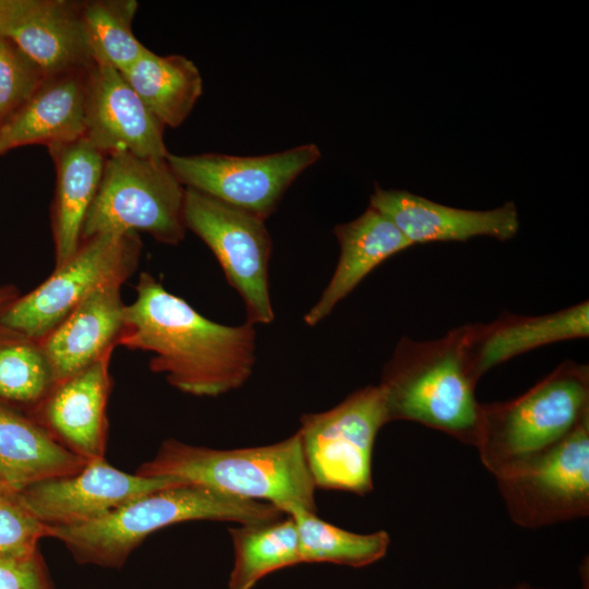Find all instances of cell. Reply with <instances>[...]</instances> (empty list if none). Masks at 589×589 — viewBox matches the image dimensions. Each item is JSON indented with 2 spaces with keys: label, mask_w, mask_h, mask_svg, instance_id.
<instances>
[{
  "label": "cell",
  "mask_w": 589,
  "mask_h": 589,
  "mask_svg": "<svg viewBox=\"0 0 589 589\" xmlns=\"http://www.w3.org/2000/svg\"><path fill=\"white\" fill-rule=\"evenodd\" d=\"M135 291L118 346L151 352L149 369L193 396L217 397L250 378L256 361L253 324L213 322L146 272Z\"/></svg>",
  "instance_id": "6da1fadb"
},
{
  "label": "cell",
  "mask_w": 589,
  "mask_h": 589,
  "mask_svg": "<svg viewBox=\"0 0 589 589\" xmlns=\"http://www.w3.org/2000/svg\"><path fill=\"white\" fill-rule=\"evenodd\" d=\"M469 324L445 336L417 341L402 337L385 364L380 386L388 421L406 420L476 446L481 402L468 353Z\"/></svg>",
  "instance_id": "7a4b0ae2"
},
{
  "label": "cell",
  "mask_w": 589,
  "mask_h": 589,
  "mask_svg": "<svg viewBox=\"0 0 589 589\" xmlns=\"http://www.w3.org/2000/svg\"><path fill=\"white\" fill-rule=\"evenodd\" d=\"M171 477L245 500L266 502L283 514L316 513V486L298 432L271 445L213 449L169 438L135 472Z\"/></svg>",
  "instance_id": "3957f363"
},
{
  "label": "cell",
  "mask_w": 589,
  "mask_h": 589,
  "mask_svg": "<svg viewBox=\"0 0 589 589\" xmlns=\"http://www.w3.org/2000/svg\"><path fill=\"white\" fill-rule=\"evenodd\" d=\"M281 517L269 503L183 483L144 494L93 522L47 527V537L61 541L81 563L120 567L147 536L170 525L191 520L248 525Z\"/></svg>",
  "instance_id": "277c9868"
},
{
  "label": "cell",
  "mask_w": 589,
  "mask_h": 589,
  "mask_svg": "<svg viewBox=\"0 0 589 589\" xmlns=\"http://www.w3.org/2000/svg\"><path fill=\"white\" fill-rule=\"evenodd\" d=\"M589 417V369L565 361L520 396L481 404L476 446L493 476L567 436Z\"/></svg>",
  "instance_id": "5b68a950"
},
{
  "label": "cell",
  "mask_w": 589,
  "mask_h": 589,
  "mask_svg": "<svg viewBox=\"0 0 589 589\" xmlns=\"http://www.w3.org/2000/svg\"><path fill=\"white\" fill-rule=\"evenodd\" d=\"M185 188L166 158L127 152L107 155L101 181L87 213L82 240L100 233L144 231L156 241L178 244L185 236Z\"/></svg>",
  "instance_id": "8992f818"
},
{
  "label": "cell",
  "mask_w": 589,
  "mask_h": 589,
  "mask_svg": "<svg viewBox=\"0 0 589 589\" xmlns=\"http://www.w3.org/2000/svg\"><path fill=\"white\" fill-rule=\"evenodd\" d=\"M142 251L137 232H108L82 240L76 252L35 289L0 310V328L41 341L94 290L124 283Z\"/></svg>",
  "instance_id": "52a82bcc"
},
{
  "label": "cell",
  "mask_w": 589,
  "mask_h": 589,
  "mask_svg": "<svg viewBox=\"0 0 589 589\" xmlns=\"http://www.w3.org/2000/svg\"><path fill=\"white\" fill-rule=\"evenodd\" d=\"M388 422L380 385L358 389L329 410L302 416L297 432L316 489L370 493L375 440Z\"/></svg>",
  "instance_id": "ba28073f"
},
{
  "label": "cell",
  "mask_w": 589,
  "mask_h": 589,
  "mask_svg": "<svg viewBox=\"0 0 589 589\" xmlns=\"http://www.w3.org/2000/svg\"><path fill=\"white\" fill-rule=\"evenodd\" d=\"M512 520L541 528L589 514V417L567 436L495 474Z\"/></svg>",
  "instance_id": "9c48e42d"
},
{
  "label": "cell",
  "mask_w": 589,
  "mask_h": 589,
  "mask_svg": "<svg viewBox=\"0 0 589 589\" xmlns=\"http://www.w3.org/2000/svg\"><path fill=\"white\" fill-rule=\"evenodd\" d=\"M183 220L214 253L228 284L242 298L247 322L269 324L274 310L268 266L272 239L265 220L185 188Z\"/></svg>",
  "instance_id": "30bf717a"
},
{
  "label": "cell",
  "mask_w": 589,
  "mask_h": 589,
  "mask_svg": "<svg viewBox=\"0 0 589 589\" xmlns=\"http://www.w3.org/2000/svg\"><path fill=\"white\" fill-rule=\"evenodd\" d=\"M320 157V148L308 143L263 156L169 153L166 160L184 188L266 220L291 183Z\"/></svg>",
  "instance_id": "8fae6325"
},
{
  "label": "cell",
  "mask_w": 589,
  "mask_h": 589,
  "mask_svg": "<svg viewBox=\"0 0 589 589\" xmlns=\"http://www.w3.org/2000/svg\"><path fill=\"white\" fill-rule=\"evenodd\" d=\"M171 477L127 473L104 458L77 472L37 482L21 491L29 510L47 527H76L98 520L153 491L183 484Z\"/></svg>",
  "instance_id": "7c38bea8"
},
{
  "label": "cell",
  "mask_w": 589,
  "mask_h": 589,
  "mask_svg": "<svg viewBox=\"0 0 589 589\" xmlns=\"http://www.w3.org/2000/svg\"><path fill=\"white\" fill-rule=\"evenodd\" d=\"M165 127L116 69L95 63L89 71L84 137L106 155L127 152L165 159Z\"/></svg>",
  "instance_id": "4fadbf2b"
},
{
  "label": "cell",
  "mask_w": 589,
  "mask_h": 589,
  "mask_svg": "<svg viewBox=\"0 0 589 589\" xmlns=\"http://www.w3.org/2000/svg\"><path fill=\"white\" fill-rule=\"evenodd\" d=\"M369 206L394 223L412 245L465 242L474 237L506 241L514 238L519 229L514 202L489 211L462 209L433 202L406 190L383 189L375 183Z\"/></svg>",
  "instance_id": "5bb4252c"
},
{
  "label": "cell",
  "mask_w": 589,
  "mask_h": 589,
  "mask_svg": "<svg viewBox=\"0 0 589 589\" xmlns=\"http://www.w3.org/2000/svg\"><path fill=\"white\" fill-rule=\"evenodd\" d=\"M112 352L56 383L31 416L59 443L86 460L104 458L106 450Z\"/></svg>",
  "instance_id": "9a60e30c"
},
{
  "label": "cell",
  "mask_w": 589,
  "mask_h": 589,
  "mask_svg": "<svg viewBox=\"0 0 589 589\" xmlns=\"http://www.w3.org/2000/svg\"><path fill=\"white\" fill-rule=\"evenodd\" d=\"M122 284L110 281L98 287L40 341L56 383L118 346L124 327Z\"/></svg>",
  "instance_id": "2e32d148"
},
{
  "label": "cell",
  "mask_w": 589,
  "mask_h": 589,
  "mask_svg": "<svg viewBox=\"0 0 589 589\" xmlns=\"http://www.w3.org/2000/svg\"><path fill=\"white\" fill-rule=\"evenodd\" d=\"M91 69L46 76L0 125V155L24 145L49 146L84 136Z\"/></svg>",
  "instance_id": "e0dca14e"
},
{
  "label": "cell",
  "mask_w": 589,
  "mask_h": 589,
  "mask_svg": "<svg viewBox=\"0 0 589 589\" xmlns=\"http://www.w3.org/2000/svg\"><path fill=\"white\" fill-rule=\"evenodd\" d=\"M589 335V303L539 316L503 313L490 324H469L468 353L473 375L536 348Z\"/></svg>",
  "instance_id": "ac0fdd59"
},
{
  "label": "cell",
  "mask_w": 589,
  "mask_h": 589,
  "mask_svg": "<svg viewBox=\"0 0 589 589\" xmlns=\"http://www.w3.org/2000/svg\"><path fill=\"white\" fill-rule=\"evenodd\" d=\"M339 257L334 274L320 299L303 320L315 326L380 264L413 247L386 216L368 207L356 219L336 225Z\"/></svg>",
  "instance_id": "d6986e66"
},
{
  "label": "cell",
  "mask_w": 589,
  "mask_h": 589,
  "mask_svg": "<svg viewBox=\"0 0 589 589\" xmlns=\"http://www.w3.org/2000/svg\"><path fill=\"white\" fill-rule=\"evenodd\" d=\"M47 148L56 169L51 226L57 267L82 242L84 223L97 194L107 155L84 136Z\"/></svg>",
  "instance_id": "ffe728a7"
},
{
  "label": "cell",
  "mask_w": 589,
  "mask_h": 589,
  "mask_svg": "<svg viewBox=\"0 0 589 589\" xmlns=\"http://www.w3.org/2000/svg\"><path fill=\"white\" fill-rule=\"evenodd\" d=\"M5 37L46 76L86 71L95 64L85 34L81 1L36 0Z\"/></svg>",
  "instance_id": "44dd1931"
},
{
  "label": "cell",
  "mask_w": 589,
  "mask_h": 589,
  "mask_svg": "<svg viewBox=\"0 0 589 589\" xmlns=\"http://www.w3.org/2000/svg\"><path fill=\"white\" fill-rule=\"evenodd\" d=\"M86 461L33 417L0 402V483L21 492L37 482L73 474Z\"/></svg>",
  "instance_id": "7402d4cb"
},
{
  "label": "cell",
  "mask_w": 589,
  "mask_h": 589,
  "mask_svg": "<svg viewBox=\"0 0 589 589\" xmlns=\"http://www.w3.org/2000/svg\"><path fill=\"white\" fill-rule=\"evenodd\" d=\"M121 74L165 128L180 127L203 92L200 70L180 55L159 56L147 48Z\"/></svg>",
  "instance_id": "603a6c76"
},
{
  "label": "cell",
  "mask_w": 589,
  "mask_h": 589,
  "mask_svg": "<svg viewBox=\"0 0 589 589\" xmlns=\"http://www.w3.org/2000/svg\"><path fill=\"white\" fill-rule=\"evenodd\" d=\"M228 530L233 546L228 589H252L268 574L302 563L297 527L290 516Z\"/></svg>",
  "instance_id": "cb8c5ba5"
},
{
  "label": "cell",
  "mask_w": 589,
  "mask_h": 589,
  "mask_svg": "<svg viewBox=\"0 0 589 589\" xmlns=\"http://www.w3.org/2000/svg\"><path fill=\"white\" fill-rule=\"evenodd\" d=\"M288 516L297 527L302 563L364 567L383 558L390 543L389 534L384 530L351 532L318 518L316 513L303 509Z\"/></svg>",
  "instance_id": "d4e9b609"
},
{
  "label": "cell",
  "mask_w": 589,
  "mask_h": 589,
  "mask_svg": "<svg viewBox=\"0 0 589 589\" xmlns=\"http://www.w3.org/2000/svg\"><path fill=\"white\" fill-rule=\"evenodd\" d=\"M55 384L40 341L0 328V402L33 411Z\"/></svg>",
  "instance_id": "484cf974"
},
{
  "label": "cell",
  "mask_w": 589,
  "mask_h": 589,
  "mask_svg": "<svg viewBox=\"0 0 589 589\" xmlns=\"http://www.w3.org/2000/svg\"><path fill=\"white\" fill-rule=\"evenodd\" d=\"M137 7L135 0L81 1L85 34L95 63L107 64L122 73L147 49L132 31Z\"/></svg>",
  "instance_id": "4316f807"
},
{
  "label": "cell",
  "mask_w": 589,
  "mask_h": 589,
  "mask_svg": "<svg viewBox=\"0 0 589 589\" xmlns=\"http://www.w3.org/2000/svg\"><path fill=\"white\" fill-rule=\"evenodd\" d=\"M45 77L9 37L0 36V125L28 100Z\"/></svg>",
  "instance_id": "83f0119b"
},
{
  "label": "cell",
  "mask_w": 589,
  "mask_h": 589,
  "mask_svg": "<svg viewBox=\"0 0 589 589\" xmlns=\"http://www.w3.org/2000/svg\"><path fill=\"white\" fill-rule=\"evenodd\" d=\"M47 526L26 506L21 492L0 483V554L37 551Z\"/></svg>",
  "instance_id": "f1b7e54d"
},
{
  "label": "cell",
  "mask_w": 589,
  "mask_h": 589,
  "mask_svg": "<svg viewBox=\"0 0 589 589\" xmlns=\"http://www.w3.org/2000/svg\"><path fill=\"white\" fill-rule=\"evenodd\" d=\"M0 589H52L38 550L0 554Z\"/></svg>",
  "instance_id": "f546056e"
},
{
  "label": "cell",
  "mask_w": 589,
  "mask_h": 589,
  "mask_svg": "<svg viewBox=\"0 0 589 589\" xmlns=\"http://www.w3.org/2000/svg\"><path fill=\"white\" fill-rule=\"evenodd\" d=\"M35 2L36 0H0V36H5Z\"/></svg>",
  "instance_id": "4dcf8cb0"
},
{
  "label": "cell",
  "mask_w": 589,
  "mask_h": 589,
  "mask_svg": "<svg viewBox=\"0 0 589 589\" xmlns=\"http://www.w3.org/2000/svg\"><path fill=\"white\" fill-rule=\"evenodd\" d=\"M20 296L19 290L13 285L0 286V310Z\"/></svg>",
  "instance_id": "1f68e13d"
},
{
  "label": "cell",
  "mask_w": 589,
  "mask_h": 589,
  "mask_svg": "<svg viewBox=\"0 0 589 589\" xmlns=\"http://www.w3.org/2000/svg\"><path fill=\"white\" fill-rule=\"evenodd\" d=\"M513 589H537V588H532V587H528V586H519V587H516V588H513Z\"/></svg>",
  "instance_id": "d6a6232c"
}]
</instances>
